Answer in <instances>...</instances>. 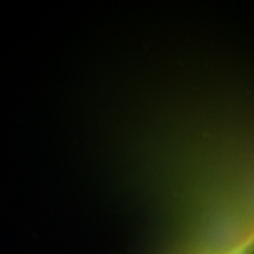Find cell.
I'll use <instances>...</instances> for the list:
<instances>
[]
</instances>
